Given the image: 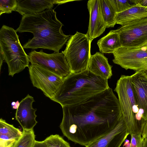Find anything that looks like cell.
<instances>
[{
    "mask_svg": "<svg viewBox=\"0 0 147 147\" xmlns=\"http://www.w3.org/2000/svg\"><path fill=\"white\" fill-rule=\"evenodd\" d=\"M35 100L34 98L29 94L20 102L17 109L15 118L22 126L23 130L33 129L37 123L36 120V109L33 108L32 105Z\"/></svg>",
    "mask_w": 147,
    "mask_h": 147,
    "instance_id": "4fadbf2b",
    "label": "cell"
},
{
    "mask_svg": "<svg viewBox=\"0 0 147 147\" xmlns=\"http://www.w3.org/2000/svg\"><path fill=\"white\" fill-rule=\"evenodd\" d=\"M43 141L46 147H71L69 144L58 134L51 135Z\"/></svg>",
    "mask_w": 147,
    "mask_h": 147,
    "instance_id": "7402d4cb",
    "label": "cell"
},
{
    "mask_svg": "<svg viewBox=\"0 0 147 147\" xmlns=\"http://www.w3.org/2000/svg\"><path fill=\"white\" fill-rule=\"evenodd\" d=\"M114 91L117 94L122 116L129 133L141 135L147 121L143 111L140 109L137 103L130 76L121 75L117 81Z\"/></svg>",
    "mask_w": 147,
    "mask_h": 147,
    "instance_id": "277c9868",
    "label": "cell"
},
{
    "mask_svg": "<svg viewBox=\"0 0 147 147\" xmlns=\"http://www.w3.org/2000/svg\"><path fill=\"white\" fill-rule=\"evenodd\" d=\"M130 76L137 103L140 109L143 111L147 121V71H136Z\"/></svg>",
    "mask_w": 147,
    "mask_h": 147,
    "instance_id": "5bb4252c",
    "label": "cell"
},
{
    "mask_svg": "<svg viewBox=\"0 0 147 147\" xmlns=\"http://www.w3.org/2000/svg\"><path fill=\"white\" fill-rule=\"evenodd\" d=\"M28 69L33 86L40 89L46 96L52 98L62 83L64 78L37 65L31 64Z\"/></svg>",
    "mask_w": 147,
    "mask_h": 147,
    "instance_id": "30bf717a",
    "label": "cell"
},
{
    "mask_svg": "<svg viewBox=\"0 0 147 147\" xmlns=\"http://www.w3.org/2000/svg\"><path fill=\"white\" fill-rule=\"evenodd\" d=\"M62 107L63 135L85 146L109 133L122 117L118 99L110 88L80 103Z\"/></svg>",
    "mask_w": 147,
    "mask_h": 147,
    "instance_id": "6da1fadb",
    "label": "cell"
},
{
    "mask_svg": "<svg viewBox=\"0 0 147 147\" xmlns=\"http://www.w3.org/2000/svg\"><path fill=\"white\" fill-rule=\"evenodd\" d=\"M113 54V62L125 69L147 71V46L139 48L121 47Z\"/></svg>",
    "mask_w": 147,
    "mask_h": 147,
    "instance_id": "52a82bcc",
    "label": "cell"
},
{
    "mask_svg": "<svg viewBox=\"0 0 147 147\" xmlns=\"http://www.w3.org/2000/svg\"><path fill=\"white\" fill-rule=\"evenodd\" d=\"M102 14L107 28L113 27L116 24L115 20L116 12L109 0H100Z\"/></svg>",
    "mask_w": 147,
    "mask_h": 147,
    "instance_id": "ffe728a7",
    "label": "cell"
},
{
    "mask_svg": "<svg viewBox=\"0 0 147 147\" xmlns=\"http://www.w3.org/2000/svg\"><path fill=\"white\" fill-rule=\"evenodd\" d=\"M129 134L122 116L115 126L109 133L85 147H120Z\"/></svg>",
    "mask_w": 147,
    "mask_h": 147,
    "instance_id": "8fae6325",
    "label": "cell"
},
{
    "mask_svg": "<svg viewBox=\"0 0 147 147\" xmlns=\"http://www.w3.org/2000/svg\"><path fill=\"white\" fill-rule=\"evenodd\" d=\"M112 67L107 57L96 52L91 55L88 69L96 76L108 80L112 75Z\"/></svg>",
    "mask_w": 147,
    "mask_h": 147,
    "instance_id": "2e32d148",
    "label": "cell"
},
{
    "mask_svg": "<svg viewBox=\"0 0 147 147\" xmlns=\"http://www.w3.org/2000/svg\"><path fill=\"white\" fill-rule=\"evenodd\" d=\"M108 80L87 69L80 73H71L53 96L50 98L62 107L80 103L109 88Z\"/></svg>",
    "mask_w": 147,
    "mask_h": 147,
    "instance_id": "3957f363",
    "label": "cell"
},
{
    "mask_svg": "<svg viewBox=\"0 0 147 147\" xmlns=\"http://www.w3.org/2000/svg\"><path fill=\"white\" fill-rule=\"evenodd\" d=\"M18 4L17 0H0V15L3 13H10L16 11Z\"/></svg>",
    "mask_w": 147,
    "mask_h": 147,
    "instance_id": "603a6c76",
    "label": "cell"
},
{
    "mask_svg": "<svg viewBox=\"0 0 147 147\" xmlns=\"http://www.w3.org/2000/svg\"><path fill=\"white\" fill-rule=\"evenodd\" d=\"M4 60L3 56L2 54L0 52V70H1L2 65L3 61Z\"/></svg>",
    "mask_w": 147,
    "mask_h": 147,
    "instance_id": "f1b7e54d",
    "label": "cell"
},
{
    "mask_svg": "<svg viewBox=\"0 0 147 147\" xmlns=\"http://www.w3.org/2000/svg\"><path fill=\"white\" fill-rule=\"evenodd\" d=\"M16 102L14 101L12 102L11 103V105L12 106H14L16 104Z\"/></svg>",
    "mask_w": 147,
    "mask_h": 147,
    "instance_id": "d6a6232c",
    "label": "cell"
},
{
    "mask_svg": "<svg viewBox=\"0 0 147 147\" xmlns=\"http://www.w3.org/2000/svg\"><path fill=\"white\" fill-rule=\"evenodd\" d=\"M22 135V131L13 125L0 119V140L11 141L16 142Z\"/></svg>",
    "mask_w": 147,
    "mask_h": 147,
    "instance_id": "d6986e66",
    "label": "cell"
},
{
    "mask_svg": "<svg viewBox=\"0 0 147 147\" xmlns=\"http://www.w3.org/2000/svg\"><path fill=\"white\" fill-rule=\"evenodd\" d=\"M0 51L7 64L9 76L13 77L29 67V56L20 43L16 30L5 25L0 30Z\"/></svg>",
    "mask_w": 147,
    "mask_h": 147,
    "instance_id": "5b68a950",
    "label": "cell"
},
{
    "mask_svg": "<svg viewBox=\"0 0 147 147\" xmlns=\"http://www.w3.org/2000/svg\"><path fill=\"white\" fill-rule=\"evenodd\" d=\"M130 147H144V139L140 134H132L131 135Z\"/></svg>",
    "mask_w": 147,
    "mask_h": 147,
    "instance_id": "d4e9b609",
    "label": "cell"
},
{
    "mask_svg": "<svg viewBox=\"0 0 147 147\" xmlns=\"http://www.w3.org/2000/svg\"><path fill=\"white\" fill-rule=\"evenodd\" d=\"M113 30L119 35L121 47L147 46V17L133 21Z\"/></svg>",
    "mask_w": 147,
    "mask_h": 147,
    "instance_id": "ba28073f",
    "label": "cell"
},
{
    "mask_svg": "<svg viewBox=\"0 0 147 147\" xmlns=\"http://www.w3.org/2000/svg\"><path fill=\"white\" fill-rule=\"evenodd\" d=\"M130 1L134 3V4H138L147 7V0H133Z\"/></svg>",
    "mask_w": 147,
    "mask_h": 147,
    "instance_id": "484cf974",
    "label": "cell"
},
{
    "mask_svg": "<svg viewBox=\"0 0 147 147\" xmlns=\"http://www.w3.org/2000/svg\"><path fill=\"white\" fill-rule=\"evenodd\" d=\"M33 147H46L43 141H36Z\"/></svg>",
    "mask_w": 147,
    "mask_h": 147,
    "instance_id": "83f0119b",
    "label": "cell"
},
{
    "mask_svg": "<svg viewBox=\"0 0 147 147\" xmlns=\"http://www.w3.org/2000/svg\"><path fill=\"white\" fill-rule=\"evenodd\" d=\"M147 17V7L134 4L131 7L121 12L116 13V24L121 26L133 21Z\"/></svg>",
    "mask_w": 147,
    "mask_h": 147,
    "instance_id": "e0dca14e",
    "label": "cell"
},
{
    "mask_svg": "<svg viewBox=\"0 0 147 147\" xmlns=\"http://www.w3.org/2000/svg\"><path fill=\"white\" fill-rule=\"evenodd\" d=\"M35 139L33 129L23 130L22 136L12 147H33L36 141Z\"/></svg>",
    "mask_w": 147,
    "mask_h": 147,
    "instance_id": "44dd1931",
    "label": "cell"
},
{
    "mask_svg": "<svg viewBox=\"0 0 147 147\" xmlns=\"http://www.w3.org/2000/svg\"><path fill=\"white\" fill-rule=\"evenodd\" d=\"M90 19L86 35L91 42L101 35L107 27L101 12L100 0H89L87 4Z\"/></svg>",
    "mask_w": 147,
    "mask_h": 147,
    "instance_id": "7c38bea8",
    "label": "cell"
},
{
    "mask_svg": "<svg viewBox=\"0 0 147 147\" xmlns=\"http://www.w3.org/2000/svg\"><path fill=\"white\" fill-rule=\"evenodd\" d=\"M97 44L100 52L105 53H113L121 47L119 35L113 30L98 40Z\"/></svg>",
    "mask_w": 147,
    "mask_h": 147,
    "instance_id": "ac0fdd59",
    "label": "cell"
},
{
    "mask_svg": "<svg viewBox=\"0 0 147 147\" xmlns=\"http://www.w3.org/2000/svg\"><path fill=\"white\" fill-rule=\"evenodd\" d=\"M28 54L31 64L40 66L63 78L71 73L69 67L62 52L47 54L41 50L39 52L32 51Z\"/></svg>",
    "mask_w": 147,
    "mask_h": 147,
    "instance_id": "9c48e42d",
    "label": "cell"
},
{
    "mask_svg": "<svg viewBox=\"0 0 147 147\" xmlns=\"http://www.w3.org/2000/svg\"><path fill=\"white\" fill-rule=\"evenodd\" d=\"M116 13L123 11L131 7L134 5L130 4L128 0H109Z\"/></svg>",
    "mask_w": 147,
    "mask_h": 147,
    "instance_id": "cb8c5ba5",
    "label": "cell"
},
{
    "mask_svg": "<svg viewBox=\"0 0 147 147\" xmlns=\"http://www.w3.org/2000/svg\"><path fill=\"white\" fill-rule=\"evenodd\" d=\"M18 27L19 32L32 33L34 37L23 46L24 48L32 49L42 48L58 53L70 38L64 34L62 30L63 26L52 9L34 14L22 16Z\"/></svg>",
    "mask_w": 147,
    "mask_h": 147,
    "instance_id": "7a4b0ae2",
    "label": "cell"
},
{
    "mask_svg": "<svg viewBox=\"0 0 147 147\" xmlns=\"http://www.w3.org/2000/svg\"><path fill=\"white\" fill-rule=\"evenodd\" d=\"M144 147H147V139H144Z\"/></svg>",
    "mask_w": 147,
    "mask_h": 147,
    "instance_id": "1f68e13d",
    "label": "cell"
},
{
    "mask_svg": "<svg viewBox=\"0 0 147 147\" xmlns=\"http://www.w3.org/2000/svg\"><path fill=\"white\" fill-rule=\"evenodd\" d=\"M130 143H129V140H126L124 142L123 146L125 147H130Z\"/></svg>",
    "mask_w": 147,
    "mask_h": 147,
    "instance_id": "4dcf8cb0",
    "label": "cell"
},
{
    "mask_svg": "<svg viewBox=\"0 0 147 147\" xmlns=\"http://www.w3.org/2000/svg\"><path fill=\"white\" fill-rule=\"evenodd\" d=\"M20 105V102L19 101L17 100L16 102V104L15 105L12 107V108L13 109H17L18 108Z\"/></svg>",
    "mask_w": 147,
    "mask_h": 147,
    "instance_id": "f546056e",
    "label": "cell"
},
{
    "mask_svg": "<svg viewBox=\"0 0 147 147\" xmlns=\"http://www.w3.org/2000/svg\"><path fill=\"white\" fill-rule=\"evenodd\" d=\"M18 6L16 11L23 16L26 14L40 13L51 9L54 4L59 5L70 2V0H17Z\"/></svg>",
    "mask_w": 147,
    "mask_h": 147,
    "instance_id": "9a60e30c",
    "label": "cell"
},
{
    "mask_svg": "<svg viewBox=\"0 0 147 147\" xmlns=\"http://www.w3.org/2000/svg\"><path fill=\"white\" fill-rule=\"evenodd\" d=\"M91 42L86 34L77 31L70 37L62 51L71 73L77 74L88 69L91 56Z\"/></svg>",
    "mask_w": 147,
    "mask_h": 147,
    "instance_id": "8992f818",
    "label": "cell"
},
{
    "mask_svg": "<svg viewBox=\"0 0 147 147\" xmlns=\"http://www.w3.org/2000/svg\"><path fill=\"white\" fill-rule=\"evenodd\" d=\"M141 135L144 139H147V121L144 126Z\"/></svg>",
    "mask_w": 147,
    "mask_h": 147,
    "instance_id": "4316f807",
    "label": "cell"
}]
</instances>
